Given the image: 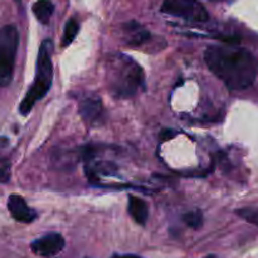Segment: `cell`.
Segmentation results:
<instances>
[{"label": "cell", "instance_id": "3957f363", "mask_svg": "<svg viewBox=\"0 0 258 258\" xmlns=\"http://www.w3.org/2000/svg\"><path fill=\"white\" fill-rule=\"evenodd\" d=\"M53 43L52 40L45 39L40 44L37 58V70H35L34 81L30 85L27 95L19 105V112L23 116H27L32 111L35 103L42 100L53 82V63H52Z\"/></svg>", "mask_w": 258, "mask_h": 258}, {"label": "cell", "instance_id": "4fadbf2b", "mask_svg": "<svg viewBox=\"0 0 258 258\" xmlns=\"http://www.w3.org/2000/svg\"><path fill=\"white\" fill-rule=\"evenodd\" d=\"M236 213L238 214L241 218H243L244 221L249 222V223L258 226V209L253 208H241L237 209Z\"/></svg>", "mask_w": 258, "mask_h": 258}, {"label": "cell", "instance_id": "5bb4252c", "mask_svg": "<svg viewBox=\"0 0 258 258\" xmlns=\"http://www.w3.org/2000/svg\"><path fill=\"white\" fill-rule=\"evenodd\" d=\"M184 222L188 224L189 227H193V228H199L202 226V222H203V217L199 211L189 212L184 216Z\"/></svg>", "mask_w": 258, "mask_h": 258}, {"label": "cell", "instance_id": "30bf717a", "mask_svg": "<svg viewBox=\"0 0 258 258\" xmlns=\"http://www.w3.org/2000/svg\"><path fill=\"white\" fill-rule=\"evenodd\" d=\"M128 214L131 218L140 226H145L149 218V207L145 201L140 199L139 197L130 196L128 197Z\"/></svg>", "mask_w": 258, "mask_h": 258}, {"label": "cell", "instance_id": "ac0fdd59", "mask_svg": "<svg viewBox=\"0 0 258 258\" xmlns=\"http://www.w3.org/2000/svg\"><path fill=\"white\" fill-rule=\"evenodd\" d=\"M15 2H20V0H15Z\"/></svg>", "mask_w": 258, "mask_h": 258}, {"label": "cell", "instance_id": "9c48e42d", "mask_svg": "<svg viewBox=\"0 0 258 258\" xmlns=\"http://www.w3.org/2000/svg\"><path fill=\"white\" fill-rule=\"evenodd\" d=\"M150 38V32L138 24L136 22H130L123 25V39L126 44L131 47H139L148 42Z\"/></svg>", "mask_w": 258, "mask_h": 258}, {"label": "cell", "instance_id": "d6986e66", "mask_svg": "<svg viewBox=\"0 0 258 258\" xmlns=\"http://www.w3.org/2000/svg\"><path fill=\"white\" fill-rule=\"evenodd\" d=\"M208 258H214V257H208Z\"/></svg>", "mask_w": 258, "mask_h": 258}, {"label": "cell", "instance_id": "9a60e30c", "mask_svg": "<svg viewBox=\"0 0 258 258\" xmlns=\"http://www.w3.org/2000/svg\"><path fill=\"white\" fill-rule=\"evenodd\" d=\"M10 178V164L7 160H0V183H7Z\"/></svg>", "mask_w": 258, "mask_h": 258}, {"label": "cell", "instance_id": "2e32d148", "mask_svg": "<svg viewBox=\"0 0 258 258\" xmlns=\"http://www.w3.org/2000/svg\"><path fill=\"white\" fill-rule=\"evenodd\" d=\"M111 258H143L140 256H136V254H115Z\"/></svg>", "mask_w": 258, "mask_h": 258}, {"label": "cell", "instance_id": "52a82bcc", "mask_svg": "<svg viewBox=\"0 0 258 258\" xmlns=\"http://www.w3.org/2000/svg\"><path fill=\"white\" fill-rule=\"evenodd\" d=\"M80 115L88 125H97L102 118L103 106L102 101L98 96L88 93L87 96L81 98L80 105H78Z\"/></svg>", "mask_w": 258, "mask_h": 258}, {"label": "cell", "instance_id": "6da1fadb", "mask_svg": "<svg viewBox=\"0 0 258 258\" xmlns=\"http://www.w3.org/2000/svg\"><path fill=\"white\" fill-rule=\"evenodd\" d=\"M204 62L229 90H247L257 77V59L249 50L236 45H212L204 52Z\"/></svg>", "mask_w": 258, "mask_h": 258}, {"label": "cell", "instance_id": "5b68a950", "mask_svg": "<svg viewBox=\"0 0 258 258\" xmlns=\"http://www.w3.org/2000/svg\"><path fill=\"white\" fill-rule=\"evenodd\" d=\"M161 12L197 23L209 19L206 8L197 0H164Z\"/></svg>", "mask_w": 258, "mask_h": 258}, {"label": "cell", "instance_id": "ba28073f", "mask_svg": "<svg viewBox=\"0 0 258 258\" xmlns=\"http://www.w3.org/2000/svg\"><path fill=\"white\" fill-rule=\"evenodd\" d=\"M8 209L10 216L20 223H32L37 218V212L30 208L24 198L18 194H12L8 199Z\"/></svg>", "mask_w": 258, "mask_h": 258}, {"label": "cell", "instance_id": "8992f818", "mask_svg": "<svg viewBox=\"0 0 258 258\" xmlns=\"http://www.w3.org/2000/svg\"><path fill=\"white\" fill-rule=\"evenodd\" d=\"M64 238L59 233H49L35 239L30 244L33 253L39 257H53L64 248Z\"/></svg>", "mask_w": 258, "mask_h": 258}, {"label": "cell", "instance_id": "7c38bea8", "mask_svg": "<svg viewBox=\"0 0 258 258\" xmlns=\"http://www.w3.org/2000/svg\"><path fill=\"white\" fill-rule=\"evenodd\" d=\"M78 30H80V24L76 19H70L66 24L64 32H63V37H62V45L63 47H67L70 45L71 43L75 40L76 35H77Z\"/></svg>", "mask_w": 258, "mask_h": 258}, {"label": "cell", "instance_id": "8fae6325", "mask_svg": "<svg viewBox=\"0 0 258 258\" xmlns=\"http://www.w3.org/2000/svg\"><path fill=\"white\" fill-rule=\"evenodd\" d=\"M35 18L42 24H48L53 12H54V4L50 0H37L32 8Z\"/></svg>", "mask_w": 258, "mask_h": 258}, {"label": "cell", "instance_id": "277c9868", "mask_svg": "<svg viewBox=\"0 0 258 258\" xmlns=\"http://www.w3.org/2000/svg\"><path fill=\"white\" fill-rule=\"evenodd\" d=\"M19 33L15 25L0 28V87L10 85L14 73Z\"/></svg>", "mask_w": 258, "mask_h": 258}, {"label": "cell", "instance_id": "7a4b0ae2", "mask_svg": "<svg viewBox=\"0 0 258 258\" xmlns=\"http://www.w3.org/2000/svg\"><path fill=\"white\" fill-rule=\"evenodd\" d=\"M106 76L111 95L118 98L133 97L144 86L141 67L133 58L122 53L108 57Z\"/></svg>", "mask_w": 258, "mask_h": 258}, {"label": "cell", "instance_id": "e0dca14e", "mask_svg": "<svg viewBox=\"0 0 258 258\" xmlns=\"http://www.w3.org/2000/svg\"><path fill=\"white\" fill-rule=\"evenodd\" d=\"M8 144H9V140H8L5 136H0V149L5 148V146H8Z\"/></svg>", "mask_w": 258, "mask_h": 258}]
</instances>
